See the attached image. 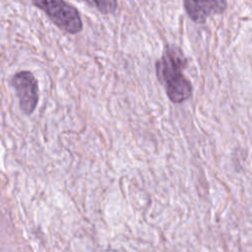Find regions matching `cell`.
I'll list each match as a JSON object with an SVG mask.
<instances>
[{"instance_id": "6da1fadb", "label": "cell", "mask_w": 252, "mask_h": 252, "mask_svg": "<svg viewBox=\"0 0 252 252\" xmlns=\"http://www.w3.org/2000/svg\"><path fill=\"white\" fill-rule=\"evenodd\" d=\"M186 59L181 50L168 46L162 57L157 62V75L165 87L167 96L172 102L180 103L192 94V86L182 72Z\"/></svg>"}, {"instance_id": "7a4b0ae2", "label": "cell", "mask_w": 252, "mask_h": 252, "mask_svg": "<svg viewBox=\"0 0 252 252\" xmlns=\"http://www.w3.org/2000/svg\"><path fill=\"white\" fill-rule=\"evenodd\" d=\"M33 5L44 12L49 20L61 31L76 34L83 30L79 11L65 0H32Z\"/></svg>"}, {"instance_id": "3957f363", "label": "cell", "mask_w": 252, "mask_h": 252, "mask_svg": "<svg viewBox=\"0 0 252 252\" xmlns=\"http://www.w3.org/2000/svg\"><path fill=\"white\" fill-rule=\"evenodd\" d=\"M11 84L16 91L22 112L31 115L38 102V85L34 75L30 71H20L13 76Z\"/></svg>"}, {"instance_id": "277c9868", "label": "cell", "mask_w": 252, "mask_h": 252, "mask_svg": "<svg viewBox=\"0 0 252 252\" xmlns=\"http://www.w3.org/2000/svg\"><path fill=\"white\" fill-rule=\"evenodd\" d=\"M189 18L195 23H204L208 17L226 10V0H183Z\"/></svg>"}, {"instance_id": "5b68a950", "label": "cell", "mask_w": 252, "mask_h": 252, "mask_svg": "<svg viewBox=\"0 0 252 252\" xmlns=\"http://www.w3.org/2000/svg\"><path fill=\"white\" fill-rule=\"evenodd\" d=\"M98 11L102 14L114 13L117 9V0H93Z\"/></svg>"}]
</instances>
